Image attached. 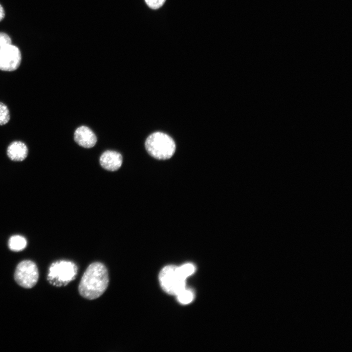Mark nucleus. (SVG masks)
<instances>
[{
  "label": "nucleus",
  "instance_id": "obj_11",
  "mask_svg": "<svg viewBox=\"0 0 352 352\" xmlns=\"http://www.w3.org/2000/svg\"><path fill=\"white\" fill-rule=\"evenodd\" d=\"M178 301L182 304H187L193 301L194 294L192 290L185 288L177 295Z\"/></svg>",
  "mask_w": 352,
  "mask_h": 352
},
{
  "label": "nucleus",
  "instance_id": "obj_16",
  "mask_svg": "<svg viewBox=\"0 0 352 352\" xmlns=\"http://www.w3.org/2000/svg\"><path fill=\"white\" fill-rule=\"evenodd\" d=\"M5 16V12L2 5L0 4V22L2 21Z\"/></svg>",
  "mask_w": 352,
  "mask_h": 352
},
{
  "label": "nucleus",
  "instance_id": "obj_1",
  "mask_svg": "<svg viewBox=\"0 0 352 352\" xmlns=\"http://www.w3.org/2000/svg\"><path fill=\"white\" fill-rule=\"evenodd\" d=\"M109 282L108 270L100 262L91 264L85 271L79 285V292L84 298L95 299L106 290Z\"/></svg>",
  "mask_w": 352,
  "mask_h": 352
},
{
  "label": "nucleus",
  "instance_id": "obj_14",
  "mask_svg": "<svg viewBox=\"0 0 352 352\" xmlns=\"http://www.w3.org/2000/svg\"><path fill=\"white\" fill-rule=\"evenodd\" d=\"M148 6L153 9H156L161 7L165 3L166 0H145Z\"/></svg>",
  "mask_w": 352,
  "mask_h": 352
},
{
  "label": "nucleus",
  "instance_id": "obj_13",
  "mask_svg": "<svg viewBox=\"0 0 352 352\" xmlns=\"http://www.w3.org/2000/svg\"><path fill=\"white\" fill-rule=\"evenodd\" d=\"M179 268L182 274L186 278L192 275L195 270L194 265L190 263L184 264L179 266Z\"/></svg>",
  "mask_w": 352,
  "mask_h": 352
},
{
  "label": "nucleus",
  "instance_id": "obj_4",
  "mask_svg": "<svg viewBox=\"0 0 352 352\" xmlns=\"http://www.w3.org/2000/svg\"><path fill=\"white\" fill-rule=\"evenodd\" d=\"M77 270V265L72 262L66 260L55 262L49 268L47 280L54 286H65L75 279Z\"/></svg>",
  "mask_w": 352,
  "mask_h": 352
},
{
  "label": "nucleus",
  "instance_id": "obj_3",
  "mask_svg": "<svg viewBox=\"0 0 352 352\" xmlns=\"http://www.w3.org/2000/svg\"><path fill=\"white\" fill-rule=\"evenodd\" d=\"M159 281L162 288L166 293L176 295L185 288L186 279L179 266L173 265L163 267L159 274Z\"/></svg>",
  "mask_w": 352,
  "mask_h": 352
},
{
  "label": "nucleus",
  "instance_id": "obj_15",
  "mask_svg": "<svg viewBox=\"0 0 352 352\" xmlns=\"http://www.w3.org/2000/svg\"><path fill=\"white\" fill-rule=\"evenodd\" d=\"M10 37L4 32H0V50L5 46L12 44Z\"/></svg>",
  "mask_w": 352,
  "mask_h": 352
},
{
  "label": "nucleus",
  "instance_id": "obj_9",
  "mask_svg": "<svg viewBox=\"0 0 352 352\" xmlns=\"http://www.w3.org/2000/svg\"><path fill=\"white\" fill-rule=\"evenodd\" d=\"M7 154L12 160L21 161L24 160L28 155V150L26 144L21 141H14L7 147Z\"/></svg>",
  "mask_w": 352,
  "mask_h": 352
},
{
  "label": "nucleus",
  "instance_id": "obj_5",
  "mask_svg": "<svg viewBox=\"0 0 352 352\" xmlns=\"http://www.w3.org/2000/svg\"><path fill=\"white\" fill-rule=\"evenodd\" d=\"M16 282L21 286L30 288L37 283L39 272L36 264L32 261L25 260L17 265L14 275Z\"/></svg>",
  "mask_w": 352,
  "mask_h": 352
},
{
  "label": "nucleus",
  "instance_id": "obj_8",
  "mask_svg": "<svg viewBox=\"0 0 352 352\" xmlns=\"http://www.w3.org/2000/svg\"><path fill=\"white\" fill-rule=\"evenodd\" d=\"M122 156L120 153L110 150L104 152L99 159L101 166L110 171H115L119 169L122 165Z\"/></svg>",
  "mask_w": 352,
  "mask_h": 352
},
{
  "label": "nucleus",
  "instance_id": "obj_2",
  "mask_svg": "<svg viewBox=\"0 0 352 352\" xmlns=\"http://www.w3.org/2000/svg\"><path fill=\"white\" fill-rule=\"evenodd\" d=\"M145 148L152 157L159 160L167 159L175 152L176 144L168 134L161 132H155L146 139Z\"/></svg>",
  "mask_w": 352,
  "mask_h": 352
},
{
  "label": "nucleus",
  "instance_id": "obj_12",
  "mask_svg": "<svg viewBox=\"0 0 352 352\" xmlns=\"http://www.w3.org/2000/svg\"><path fill=\"white\" fill-rule=\"evenodd\" d=\"M10 111L7 106L0 102V125L6 124L10 120Z\"/></svg>",
  "mask_w": 352,
  "mask_h": 352
},
{
  "label": "nucleus",
  "instance_id": "obj_7",
  "mask_svg": "<svg viewBox=\"0 0 352 352\" xmlns=\"http://www.w3.org/2000/svg\"><path fill=\"white\" fill-rule=\"evenodd\" d=\"M74 139L79 145L86 148L93 147L97 142L94 133L85 126H80L75 130Z\"/></svg>",
  "mask_w": 352,
  "mask_h": 352
},
{
  "label": "nucleus",
  "instance_id": "obj_6",
  "mask_svg": "<svg viewBox=\"0 0 352 352\" xmlns=\"http://www.w3.org/2000/svg\"><path fill=\"white\" fill-rule=\"evenodd\" d=\"M22 55L19 48L13 44H9L0 50V70L13 71L20 66Z\"/></svg>",
  "mask_w": 352,
  "mask_h": 352
},
{
  "label": "nucleus",
  "instance_id": "obj_10",
  "mask_svg": "<svg viewBox=\"0 0 352 352\" xmlns=\"http://www.w3.org/2000/svg\"><path fill=\"white\" fill-rule=\"evenodd\" d=\"M27 245V241L24 237L21 235H14L8 241L9 248L14 251H20L24 249Z\"/></svg>",
  "mask_w": 352,
  "mask_h": 352
}]
</instances>
